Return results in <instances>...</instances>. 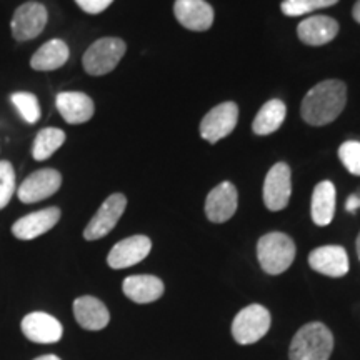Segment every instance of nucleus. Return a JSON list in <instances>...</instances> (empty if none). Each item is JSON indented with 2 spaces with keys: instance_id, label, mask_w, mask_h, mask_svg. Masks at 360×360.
<instances>
[{
  "instance_id": "nucleus-25",
  "label": "nucleus",
  "mask_w": 360,
  "mask_h": 360,
  "mask_svg": "<svg viewBox=\"0 0 360 360\" xmlns=\"http://www.w3.org/2000/svg\"><path fill=\"white\" fill-rule=\"evenodd\" d=\"M339 0H283L282 12L289 17H299L305 13L315 12L319 8H327L335 6Z\"/></svg>"
},
{
  "instance_id": "nucleus-20",
  "label": "nucleus",
  "mask_w": 360,
  "mask_h": 360,
  "mask_svg": "<svg viewBox=\"0 0 360 360\" xmlns=\"http://www.w3.org/2000/svg\"><path fill=\"white\" fill-rule=\"evenodd\" d=\"M124 294L135 304H150L164 295V282L155 276H130L122 283Z\"/></svg>"
},
{
  "instance_id": "nucleus-18",
  "label": "nucleus",
  "mask_w": 360,
  "mask_h": 360,
  "mask_svg": "<svg viewBox=\"0 0 360 360\" xmlns=\"http://www.w3.org/2000/svg\"><path fill=\"white\" fill-rule=\"evenodd\" d=\"M339 34V22L327 15H314L302 20L297 27V35L304 44L321 47L332 42Z\"/></svg>"
},
{
  "instance_id": "nucleus-9",
  "label": "nucleus",
  "mask_w": 360,
  "mask_h": 360,
  "mask_svg": "<svg viewBox=\"0 0 360 360\" xmlns=\"http://www.w3.org/2000/svg\"><path fill=\"white\" fill-rule=\"evenodd\" d=\"M292 193V174L290 167L283 162L274 165L267 172L264 182V202L265 207L272 212L285 209L289 205Z\"/></svg>"
},
{
  "instance_id": "nucleus-6",
  "label": "nucleus",
  "mask_w": 360,
  "mask_h": 360,
  "mask_svg": "<svg viewBox=\"0 0 360 360\" xmlns=\"http://www.w3.org/2000/svg\"><path fill=\"white\" fill-rule=\"evenodd\" d=\"M125 207H127V199H125L124 193H112L85 227V240H98V238L105 237L107 233L114 231L117 222L125 212Z\"/></svg>"
},
{
  "instance_id": "nucleus-11",
  "label": "nucleus",
  "mask_w": 360,
  "mask_h": 360,
  "mask_svg": "<svg viewBox=\"0 0 360 360\" xmlns=\"http://www.w3.org/2000/svg\"><path fill=\"white\" fill-rule=\"evenodd\" d=\"M238 204L237 188L232 182H222L207 195L205 215L210 222L224 224L233 217Z\"/></svg>"
},
{
  "instance_id": "nucleus-5",
  "label": "nucleus",
  "mask_w": 360,
  "mask_h": 360,
  "mask_svg": "<svg viewBox=\"0 0 360 360\" xmlns=\"http://www.w3.org/2000/svg\"><path fill=\"white\" fill-rule=\"evenodd\" d=\"M272 326V317L264 305L252 304L242 309L232 322V335L237 344L250 345L262 339Z\"/></svg>"
},
{
  "instance_id": "nucleus-21",
  "label": "nucleus",
  "mask_w": 360,
  "mask_h": 360,
  "mask_svg": "<svg viewBox=\"0 0 360 360\" xmlns=\"http://www.w3.org/2000/svg\"><path fill=\"white\" fill-rule=\"evenodd\" d=\"M312 220L319 227H326L334 220L335 214V187L330 180H322L314 188L312 205H310Z\"/></svg>"
},
{
  "instance_id": "nucleus-31",
  "label": "nucleus",
  "mask_w": 360,
  "mask_h": 360,
  "mask_svg": "<svg viewBox=\"0 0 360 360\" xmlns=\"http://www.w3.org/2000/svg\"><path fill=\"white\" fill-rule=\"evenodd\" d=\"M352 15H354L355 22H359V24H360V0H357V4H355V6H354Z\"/></svg>"
},
{
  "instance_id": "nucleus-26",
  "label": "nucleus",
  "mask_w": 360,
  "mask_h": 360,
  "mask_svg": "<svg viewBox=\"0 0 360 360\" xmlns=\"http://www.w3.org/2000/svg\"><path fill=\"white\" fill-rule=\"evenodd\" d=\"M12 103L27 124H35L40 119V105L34 94L15 92L12 96Z\"/></svg>"
},
{
  "instance_id": "nucleus-17",
  "label": "nucleus",
  "mask_w": 360,
  "mask_h": 360,
  "mask_svg": "<svg viewBox=\"0 0 360 360\" xmlns=\"http://www.w3.org/2000/svg\"><path fill=\"white\" fill-rule=\"evenodd\" d=\"M57 110L67 124L77 125L89 122L96 112L94 101L82 92H62L56 98Z\"/></svg>"
},
{
  "instance_id": "nucleus-19",
  "label": "nucleus",
  "mask_w": 360,
  "mask_h": 360,
  "mask_svg": "<svg viewBox=\"0 0 360 360\" xmlns=\"http://www.w3.org/2000/svg\"><path fill=\"white\" fill-rule=\"evenodd\" d=\"M74 315L75 321L85 330H102L109 326L110 314L107 310L105 304L98 300L97 297L84 295L79 297L74 302Z\"/></svg>"
},
{
  "instance_id": "nucleus-13",
  "label": "nucleus",
  "mask_w": 360,
  "mask_h": 360,
  "mask_svg": "<svg viewBox=\"0 0 360 360\" xmlns=\"http://www.w3.org/2000/svg\"><path fill=\"white\" fill-rule=\"evenodd\" d=\"M309 265L327 277H344L349 272V255L342 245H323L310 252Z\"/></svg>"
},
{
  "instance_id": "nucleus-3",
  "label": "nucleus",
  "mask_w": 360,
  "mask_h": 360,
  "mask_svg": "<svg viewBox=\"0 0 360 360\" xmlns=\"http://www.w3.org/2000/svg\"><path fill=\"white\" fill-rule=\"evenodd\" d=\"M257 259L264 272L278 276L290 267L295 259V244L282 232H270L260 237L257 244Z\"/></svg>"
},
{
  "instance_id": "nucleus-24",
  "label": "nucleus",
  "mask_w": 360,
  "mask_h": 360,
  "mask_svg": "<svg viewBox=\"0 0 360 360\" xmlns=\"http://www.w3.org/2000/svg\"><path fill=\"white\" fill-rule=\"evenodd\" d=\"M65 142V134L64 130L56 129V127H47L42 129L35 137L34 147H32V155L37 162L47 160L49 157L56 154L58 148L62 147V143Z\"/></svg>"
},
{
  "instance_id": "nucleus-16",
  "label": "nucleus",
  "mask_w": 360,
  "mask_h": 360,
  "mask_svg": "<svg viewBox=\"0 0 360 360\" xmlns=\"http://www.w3.org/2000/svg\"><path fill=\"white\" fill-rule=\"evenodd\" d=\"M60 220V209L58 207H47V209L37 210L25 217L17 220L12 225V233L20 240H32L44 236L45 232H49L57 225Z\"/></svg>"
},
{
  "instance_id": "nucleus-27",
  "label": "nucleus",
  "mask_w": 360,
  "mask_h": 360,
  "mask_svg": "<svg viewBox=\"0 0 360 360\" xmlns=\"http://www.w3.org/2000/svg\"><path fill=\"white\" fill-rule=\"evenodd\" d=\"M15 192V170L8 160H0V210L6 209Z\"/></svg>"
},
{
  "instance_id": "nucleus-29",
  "label": "nucleus",
  "mask_w": 360,
  "mask_h": 360,
  "mask_svg": "<svg viewBox=\"0 0 360 360\" xmlns=\"http://www.w3.org/2000/svg\"><path fill=\"white\" fill-rule=\"evenodd\" d=\"M77 6L87 13H101L105 11L107 7H110V4L114 0H75Z\"/></svg>"
},
{
  "instance_id": "nucleus-23",
  "label": "nucleus",
  "mask_w": 360,
  "mask_h": 360,
  "mask_svg": "<svg viewBox=\"0 0 360 360\" xmlns=\"http://www.w3.org/2000/svg\"><path fill=\"white\" fill-rule=\"evenodd\" d=\"M285 103L278 98H272V101L265 102L262 109L257 112L254 124H252V130L257 135L274 134L281 129L283 120H285Z\"/></svg>"
},
{
  "instance_id": "nucleus-32",
  "label": "nucleus",
  "mask_w": 360,
  "mask_h": 360,
  "mask_svg": "<svg viewBox=\"0 0 360 360\" xmlns=\"http://www.w3.org/2000/svg\"><path fill=\"white\" fill-rule=\"evenodd\" d=\"M34 360H60L57 357V355H42V357H37Z\"/></svg>"
},
{
  "instance_id": "nucleus-15",
  "label": "nucleus",
  "mask_w": 360,
  "mask_h": 360,
  "mask_svg": "<svg viewBox=\"0 0 360 360\" xmlns=\"http://www.w3.org/2000/svg\"><path fill=\"white\" fill-rule=\"evenodd\" d=\"M22 332L35 344H56L62 339L64 327L52 315L45 312H32L22 319Z\"/></svg>"
},
{
  "instance_id": "nucleus-33",
  "label": "nucleus",
  "mask_w": 360,
  "mask_h": 360,
  "mask_svg": "<svg viewBox=\"0 0 360 360\" xmlns=\"http://www.w3.org/2000/svg\"><path fill=\"white\" fill-rule=\"evenodd\" d=\"M355 247H357V255H359V260H360V233L357 237V244H355Z\"/></svg>"
},
{
  "instance_id": "nucleus-22",
  "label": "nucleus",
  "mask_w": 360,
  "mask_h": 360,
  "mask_svg": "<svg viewBox=\"0 0 360 360\" xmlns=\"http://www.w3.org/2000/svg\"><path fill=\"white\" fill-rule=\"evenodd\" d=\"M70 51L67 44L60 39H52L45 42L30 58V65L34 70L51 72L60 69L69 60Z\"/></svg>"
},
{
  "instance_id": "nucleus-12",
  "label": "nucleus",
  "mask_w": 360,
  "mask_h": 360,
  "mask_svg": "<svg viewBox=\"0 0 360 360\" xmlns=\"http://www.w3.org/2000/svg\"><path fill=\"white\" fill-rule=\"evenodd\" d=\"M152 250V242L150 238L146 236H132L120 240L119 244L112 247L109 252V257H107V264L112 269H127L132 265L142 262L143 259L150 254Z\"/></svg>"
},
{
  "instance_id": "nucleus-10",
  "label": "nucleus",
  "mask_w": 360,
  "mask_h": 360,
  "mask_svg": "<svg viewBox=\"0 0 360 360\" xmlns=\"http://www.w3.org/2000/svg\"><path fill=\"white\" fill-rule=\"evenodd\" d=\"M62 186V175L56 169H40L30 174L19 187L20 202L24 204H35L53 195Z\"/></svg>"
},
{
  "instance_id": "nucleus-4",
  "label": "nucleus",
  "mask_w": 360,
  "mask_h": 360,
  "mask_svg": "<svg viewBox=\"0 0 360 360\" xmlns=\"http://www.w3.org/2000/svg\"><path fill=\"white\" fill-rule=\"evenodd\" d=\"M127 51V45L122 39L117 37H103L98 39L87 49L84 53L82 64L84 70L94 77H101V75L109 74L119 65Z\"/></svg>"
},
{
  "instance_id": "nucleus-1",
  "label": "nucleus",
  "mask_w": 360,
  "mask_h": 360,
  "mask_svg": "<svg viewBox=\"0 0 360 360\" xmlns=\"http://www.w3.org/2000/svg\"><path fill=\"white\" fill-rule=\"evenodd\" d=\"M347 103V85L342 80H323L304 97L300 114L305 122L314 127H322L334 122Z\"/></svg>"
},
{
  "instance_id": "nucleus-8",
  "label": "nucleus",
  "mask_w": 360,
  "mask_h": 360,
  "mask_svg": "<svg viewBox=\"0 0 360 360\" xmlns=\"http://www.w3.org/2000/svg\"><path fill=\"white\" fill-rule=\"evenodd\" d=\"M47 8L39 2H27L13 13L11 27L13 39L19 42L32 40L44 32L47 24Z\"/></svg>"
},
{
  "instance_id": "nucleus-14",
  "label": "nucleus",
  "mask_w": 360,
  "mask_h": 360,
  "mask_svg": "<svg viewBox=\"0 0 360 360\" xmlns=\"http://www.w3.org/2000/svg\"><path fill=\"white\" fill-rule=\"evenodd\" d=\"M174 15L193 32H204L214 24V8L205 0H175Z\"/></svg>"
},
{
  "instance_id": "nucleus-2",
  "label": "nucleus",
  "mask_w": 360,
  "mask_h": 360,
  "mask_svg": "<svg viewBox=\"0 0 360 360\" xmlns=\"http://www.w3.org/2000/svg\"><path fill=\"white\" fill-rule=\"evenodd\" d=\"M334 350V335L322 322H310L290 342V360H328Z\"/></svg>"
},
{
  "instance_id": "nucleus-7",
  "label": "nucleus",
  "mask_w": 360,
  "mask_h": 360,
  "mask_svg": "<svg viewBox=\"0 0 360 360\" xmlns=\"http://www.w3.org/2000/svg\"><path fill=\"white\" fill-rule=\"evenodd\" d=\"M238 120V107L236 102H224L204 115L200 122V137L215 143L233 132Z\"/></svg>"
},
{
  "instance_id": "nucleus-30",
  "label": "nucleus",
  "mask_w": 360,
  "mask_h": 360,
  "mask_svg": "<svg viewBox=\"0 0 360 360\" xmlns=\"http://www.w3.org/2000/svg\"><path fill=\"white\" fill-rule=\"evenodd\" d=\"M360 207V199L357 195H352L350 197V199L347 200V210L349 212H355V210H357Z\"/></svg>"
},
{
  "instance_id": "nucleus-28",
  "label": "nucleus",
  "mask_w": 360,
  "mask_h": 360,
  "mask_svg": "<svg viewBox=\"0 0 360 360\" xmlns=\"http://www.w3.org/2000/svg\"><path fill=\"white\" fill-rule=\"evenodd\" d=\"M339 159L352 175L360 177V142L347 141L339 147Z\"/></svg>"
}]
</instances>
